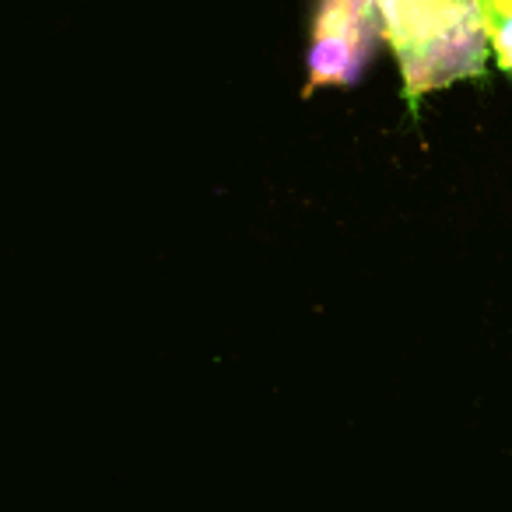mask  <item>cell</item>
<instances>
[{"mask_svg":"<svg viewBox=\"0 0 512 512\" xmlns=\"http://www.w3.org/2000/svg\"><path fill=\"white\" fill-rule=\"evenodd\" d=\"M379 15L411 109L439 88L481 78L488 67L481 0H379Z\"/></svg>","mask_w":512,"mask_h":512,"instance_id":"6da1fadb","label":"cell"},{"mask_svg":"<svg viewBox=\"0 0 512 512\" xmlns=\"http://www.w3.org/2000/svg\"><path fill=\"white\" fill-rule=\"evenodd\" d=\"M481 15L491 57L512 78V0H481Z\"/></svg>","mask_w":512,"mask_h":512,"instance_id":"3957f363","label":"cell"},{"mask_svg":"<svg viewBox=\"0 0 512 512\" xmlns=\"http://www.w3.org/2000/svg\"><path fill=\"white\" fill-rule=\"evenodd\" d=\"M379 43H386L379 0H320L309 39L306 95L351 88L372 64Z\"/></svg>","mask_w":512,"mask_h":512,"instance_id":"7a4b0ae2","label":"cell"}]
</instances>
